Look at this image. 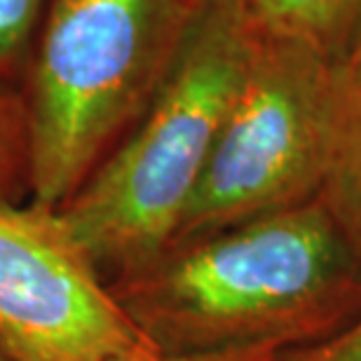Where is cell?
I'll list each match as a JSON object with an SVG mask.
<instances>
[{"label": "cell", "instance_id": "cell-1", "mask_svg": "<svg viewBox=\"0 0 361 361\" xmlns=\"http://www.w3.org/2000/svg\"><path fill=\"white\" fill-rule=\"evenodd\" d=\"M111 288L164 355L277 357L361 314V258L312 200L171 247Z\"/></svg>", "mask_w": 361, "mask_h": 361}, {"label": "cell", "instance_id": "cell-2", "mask_svg": "<svg viewBox=\"0 0 361 361\" xmlns=\"http://www.w3.org/2000/svg\"><path fill=\"white\" fill-rule=\"evenodd\" d=\"M192 17L190 0H47L21 82L31 202L59 212L125 141Z\"/></svg>", "mask_w": 361, "mask_h": 361}, {"label": "cell", "instance_id": "cell-3", "mask_svg": "<svg viewBox=\"0 0 361 361\" xmlns=\"http://www.w3.org/2000/svg\"><path fill=\"white\" fill-rule=\"evenodd\" d=\"M251 52L242 12L200 10L153 104L59 212L108 281L171 247Z\"/></svg>", "mask_w": 361, "mask_h": 361}, {"label": "cell", "instance_id": "cell-4", "mask_svg": "<svg viewBox=\"0 0 361 361\" xmlns=\"http://www.w3.org/2000/svg\"><path fill=\"white\" fill-rule=\"evenodd\" d=\"M343 66L305 42L251 31L242 85L171 247L319 197Z\"/></svg>", "mask_w": 361, "mask_h": 361}, {"label": "cell", "instance_id": "cell-5", "mask_svg": "<svg viewBox=\"0 0 361 361\" xmlns=\"http://www.w3.org/2000/svg\"><path fill=\"white\" fill-rule=\"evenodd\" d=\"M153 348L61 212L0 202V352L10 361H129Z\"/></svg>", "mask_w": 361, "mask_h": 361}, {"label": "cell", "instance_id": "cell-6", "mask_svg": "<svg viewBox=\"0 0 361 361\" xmlns=\"http://www.w3.org/2000/svg\"><path fill=\"white\" fill-rule=\"evenodd\" d=\"M244 21L254 33L305 42L345 63L361 38V0H251Z\"/></svg>", "mask_w": 361, "mask_h": 361}, {"label": "cell", "instance_id": "cell-7", "mask_svg": "<svg viewBox=\"0 0 361 361\" xmlns=\"http://www.w3.org/2000/svg\"><path fill=\"white\" fill-rule=\"evenodd\" d=\"M334 216L345 240L361 258V85L343 66V92L329 171L319 197Z\"/></svg>", "mask_w": 361, "mask_h": 361}, {"label": "cell", "instance_id": "cell-8", "mask_svg": "<svg viewBox=\"0 0 361 361\" xmlns=\"http://www.w3.org/2000/svg\"><path fill=\"white\" fill-rule=\"evenodd\" d=\"M31 200V134L24 94L0 87V202Z\"/></svg>", "mask_w": 361, "mask_h": 361}, {"label": "cell", "instance_id": "cell-9", "mask_svg": "<svg viewBox=\"0 0 361 361\" xmlns=\"http://www.w3.org/2000/svg\"><path fill=\"white\" fill-rule=\"evenodd\" d=\"M47 0H0V87L21 90Z\"/></svg>", "mask_w": 361, "mask_h": 361}, {"label": "cell", "instance_id": "cell-10", "mask_svg": "<svg viewBox=\"0 0 361 361\" xmlns=\"http://www.w3.org/2000/svg\"><path fill=\"white\" fill-rule=\"evenodd\" d=\"M270 361H361V314L338 334L307 348L277 355Z\"/></svg>", "mask_w": 361, "mask_h": 361}, {"label": "cell", "instance_id": "cell-11", "mask_svg": "<svg viewBox=\"0 0 361 361\" xmlns=\"http://www.w3.org/2000/svg\"><path fill=\"white\" fill-rule=\"evenodd\" d=\"M263 355H164V352L148 348L129 361H270Z\"/></svg>", "mask_w": 361, "mask_h": 361}, {"label": "cell", "instance_id": "cell-12", "mask_svg": "<svg viewBox=\"0 0 361 361\" xmlns=\"http://www.w3.org/2000/svg\"><path fill=\"white\" fill-rule=\"evenodd\" d=\"M251 0H190L192 10H228V12H247Z\"/></svg>", "mask_w": 361, "mask_h": 361}, {"label": "cell", "instance_id": "cell-13", "mask_svg": "<svg viewBox=\"0 0 361 361\" xmlns=\"http://www.w3.org/2000/svg\"><path fill=\"white\" fill-rule=\"evenodd\" d=\"M345 73H348V78L352 82L361 85V38L357 40L355 49H352L350 59L345 61Z\"/></svg>", "mask_w": 361, "mask_h": 361}, {"label": "cell", "instance_id": "cell-14", "mask_svg": "<svg viewBox=\"0 0 361 361\" xmlns=\"http://www.w3.org/2000/svg\"><path fill=\"white\" fill-rule=\"evenodd\" d=\"M0 361H10V359H7V357L3 355V352H0Z\"/></svg>", "mask_w": 361, "mask_h": 361}]
</instances>
